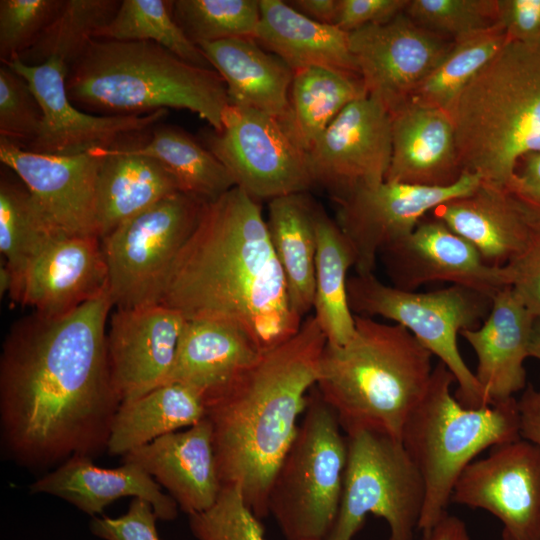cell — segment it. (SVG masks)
Masks as SVG:
<instances>
[{"instance_id":"29","label":"cell","mask_w":540,"mask_h":540,"mask_svg":"<svg viewBox=\"0 0 540 540\" xmlns=\"http://www.w3.org/2000/svg\"><path fill=\"white\" fill-rule=\"evenodd\" d=\"M259 4L253 38L293 71L323 67L360 76L349 33L311 20L282 0H259Z\"/></svg>"},{"instance_id":"23","label":"cell","mask_w":540,"mask_h":540,"mask_svg":"<svg viewBox=\"0 0 540 540\" xmlns=\"http://www.w3.org/2000/svg\"><path fill=\"white\" fill-rule=\"evenodd\" d=\"M28 489L30 494L59 498L91 517L124 497L147 501L160 521L175 520L179 511L175 500L139 465L122 461L118 467L103 468L85 455L68 458Z\"/></svg>"},{"instance_id":"44","label":"cell","mask_w":540,"mask_h":540,"mask_svg":"<svg viewBox=\"0 0 540 540\" xmlns=\"http://www.w3.org/2000/svg\"><path fill=\"white\" fill-rule=\"evenodd\" d=\"M62 1H0V57L3 63L18 58L33 45Z\"/></svg>"},{"instance_id":"43","label":"cell","mask_w":540,"mask_h":540,"mask_svg":"<svg viewBox=\"0 0 540 540\" xmlns=\"http://www.w3.org/2000/svg\"><path fill=\"white\" fill-rule=\"evenodd\" d=\"M43 121L39 101L27 80L9 65L0 68V136L27 147Z\"/></svg>"},{"instance_id":"25","label":"cell","mask_w":540,"mask_h":540,"mask_svg":"<svg viewBox=\"0 0 540 540\" xmlns=\"http://www.w3.org/2000/svg\"><path fill=\"white\" fill-rule=\"evenodd\" d=\"M390 114L392 155L385 181L447 187L462 177L448 111L407 102Z\"/></svg>"},{"instance_id":"40","label":"cell","mask_w":540,"mask_h":540,"mask_svg":"<svg viewBox=\"0 0 540 540\" xmlns=\"http://www.w3.org/2000/svg\"><path fill=\"white\" fill-rule=\"evenodd\" d=\"M20 180V179H19ZM50 233L38 219L30 194L20 180L1 177L0 251L12 281L21 274L28 259Z\"/></svg>"},{"instance_id":"38","label":"cell","mask_w":540,"mask_h":540,"mask_svg":"<svg viewBox=\"0 0 540 540\" xmlns=\"http://www.w3.org/2000/svg\"><path fill=\"white\" fill-rule=\"evenodd\" d=\"M172 5L173 1L164 0H123L96 39L150 41L192 65L212 68L199 46L175 20Z\"/></svg>"},{"instance_id":"12","label":"cell","mask_w":540,"mask_h":540,"mask_svg":"<svg viewBox=\"0 0 540 540\" xmlns=\"http://www.w3.org/2000/svg\"><path fill=\"white\" fill-rule=\"evenodd\" d=\"M207 149L226 167L235 186L259 201L308 192L315 186L307 153L274 117L229 104Z\"/></svg>"},{"instance_id":"48","label":"cell","mask_w":540,"mask_h":540,"mask_svg":"<svg viewBox=\"0 0 540 540\" xmlns=\"http://www.w3.org/2000/svg\"><path fill=\"white\" fill-rule=\"evenodd\" d=\"M409 0H339L335 26L346 33L391 20L405 11Z\"/></svg>"},{"instance_id":"24","label":"cell","mask_w":540,"mask_h":540,"mask_svg":"<svg viewBox=\"0 0 540 540\" xmlns=\"http://www.w3.org/2000/svg\"><path fill=\"white\" fill-rule=\"evenodd\" d=\"M535 319L507 286L493 296L491 310L482 324L460 333L476 354L474 374L491 405L515 398L525 389L524 362L529 358Z\"/></svg>"},{"instance_id":"32","label":"cell","mask_w":540,"mask_h":540,"mask_svg":"<svg viewBox=\"0 0 540 540\" xmlns=\"http://www.w3.org/2000/svg\"><path fill=\"white\" fill-rule=\"evenodd\" d=\"M206 417L201 393L180 383H167L121 402L115 415L107 453L124 456L166 434L191 427Z\"/></svg>"},{"instance_id":"42","label":"cell","mask_w":540,"mask_h":540,"mask_svg":"<svg viewBox=\"0 0 540 540\" xmlns=\"http://www.w3.org/2000/svg\"><path fill=\"white\" fill-rule=\"evenodd\" d=\"M246 504L238 485H224L215 503L188 516L196 540H267L264 526Z\"/></svg>"},{"instance_id":"50","label":"cell","mask_w":540,"mask_h":540,"mask_svg":"<svg viewBox=\"0 0 540 540\" xmlns=\"http://www.w3.org/2000/svg\"><path fill=\"white\" fill-rule=\"evenodd\" d=\"M517 405L521 438L540 448V381L538 386L527 383Z\"/></svg>"},{"instance_id":"51","label":"cell","mask_w":540,"mask_h":540,"mask_svg":"<svg viewBox=\"0 0 540 540\" xmlns=\"http://www.w3.org/2000/svg\"><path fill=\"white\" fill-rule=\"evenodd\" d=\"M287 3L302 15L316 22L335 25L339 0H293Z\"/></svg>"},{"instance_id":"52","label":"cell","mask_w":540,"mask_h":540,"mask_svg":"<svg viewBox=\"0 0 540 540\" xmlns=\"http://www.w3.org/2000/svg\"><path fill=\"white\" fill-rule=\"evenodd\" d=\"M427 540H471V537L465 522L447 513L434 526Z\"/></svg>"},{"instance_id":"16","label":"cell","mask_w":540,"mask_h":540,"mask_svg":"<svg viewBox=\"0 0 540 540\" xmlns=\"http://www.w3.org/2000/svg\"><path fill=\"white\" fill-rule=\"evenodd\" d=\"M0 160L26 186L38 219L50 233L99 238L95 215L98 149L52 155L0 137Z\"/></svg>"},{"instance_id":"49","label":"cell","mask_w":540,"mask_h":540,"mask_svg":"<svg viewBox=\"0 0 540 540\" xmlns=\"http://www.w3.org/2000/svg\"><path fill=\"white\" fill-rule=\"evenodd\" d=\"M506 189L540 217V152L520 158Z\"/></svg>"},{"instance_id":"54","label":"cell","mask_w":540,"mask_h":540,"mask_svg":"<svg viewBox=\"0 0 540 540\" xmlns=\"http://www.w3.org/2000/svg\"><path fill=\"white\" fill-rule=\"evenodd\" d=\"M12 276L9 269L5 266L0 268V293L1 295L9 293L11 288Z\"/></svg>"},{"instance_id":"34","label":"cell","mask_w":540,"mask_h":540,"mask_svg":"<svg viewBox=\"0 0 540 540\" xmlns=\"http://www.w3.org/2000/svg\"><path fill=\"white\" fill-rule=\"evenodd\" d=\"M365 96L358 75L323 67L293 71L290 114L283 127L307 153L345 107Z\"/></svg>"},{"instance_id":"7","label":"cell","mask_w":540,"mask_h":540,"mask_svg":"<svg viewBox=\"0 0 540 540\" xmlns=\"http://www.w3.org/2000/svg\"><path fill=\"white\" fill-rule=\"evenodd\" d=\"M453 374L438 362L422 399L408 416L401 441L425 484L418 531L427 540L448 513L454 486L482 451L521 438L517 399L481 408L452 394Z\"/></svg>"},{"instance_id":"28","label":"cell","mask_w":540,"mask_h":540,"mask_svg":"<svg viewBox=\"0 0 540 540\" xmlns=\"http://www.w3.org/2000/svg\"><path fill=\"white\" fill-rule=\"evenodd\" d=\"M261 352L244 331L229 323L186 320L167 383L187 385L205 399L232 382Z\"/></svg>"},{"instance_id":"22","label":"cell","mask_w":540,"mask_h":540,"mask_svg":"<svg viewBox=\"0 0 540 540\" xmlns=\"http://www.w3.org/2000/svg\"><path fill=\"white\" fill-rule=\"evenodd\" d=\"M122 461L142 467L187 516L210 508L222 489L206 417L130 451Z\"/></svg>"},{"instance_id":"11","label":"cell","mask_w":540,"mask_h":540,"mask_svg":"<svg viewBox=\"0 0 540 540\" xmlns=\"http://www.w3.org/2000/svg\"><path fill=\"white\" fill-rule=\"evenodd\" d=\"M204 203L175 193L100 239L113 307L161 302L173 264L193 233Z\"/></svg>"},{"instance_id":"21","label":"cell","mask_w":540,"mask_h":540,"mask_svg":"<svg viewBox=\"0 0 540 540\" xmlns=\"http://www.w3.org/2000/svg\"><path fill=\"white\" fill-rule=\"evenodd\" d=\"M185 322L180 312L162 303L116 308L106 343L121 402L167 383Z\"/></svg>"},{"instance_id":"5","label":"cell","mask_w":540,"mask_h":540,"mask_svg":"<svg viewBox=\"0 0 540 540\" xmlns=\"http://www.w3.org/2000/svg\"><path fill=\"white\" fill-rule=\"evenodd\" d=\"M67 95L74 105L116 115L186 109L220 131L229 105L213 68L192 65L150 41L93 39L69 67Z\"/></svg>"},{"instance_id":"26","label":"cell","mask_w":540,"mask_h":540,"mask_svg":"<svg viewBox=\"0 0 540 540\" xmlns=\"http://www.w3.org/2000/svg\"><path fill=\"white\" fill-rule=\"evenodd\" d=\"M431 213L496 267L506 266L523 251L532 230L530 212L513 194L483 182Z\"/></svg>"},{"instance_id":"37","label":"cell","mask_w":540,"mask_h":540,"mask_svg":"<svg viewBox=\"0 0 540 540\" xmlns=\"http://www.w3.org/2000/svg\"><path fill=\"white\" fill-rule=\"evenodd\" d=\"M120 2L63 0L33 45L17 59L28 65H39L55 57L70 67L109 24Z\"/></svg>"},{"instance_id":"47","label":"cell","mask_w":540,"mask_h":540,"mask_svg":"<svg viewBox=\"0 0 540 540\" xmlns=\"http://www.w3.org/2000/svg\"><path fill=\"white\" fill-rule=\"evenodd\" d=\"M507 40L540 49V0H497Z\"/></svg>"},{"instance_id":"9","label":"cell","mask_w":540,"mask_h":540,"mask_svg":"<svg viewBox=\"0 0 540 540\" xmlns=\"http://www.w3.org/2000/svg\"><path fill=\"white\" fill-rule=\"evenodd\" d=\"M347 296L354 315L389 319L436 356L453 374L458 385L455 397L463 406L491 405L461 356L457 337L482 324L493 297L460 285L429 292L404 291L382 283L373 273L348 278Z\"/></svg>"},{"instance_id":"19","label":"cell","mask_w":540,"mask_h":540,"mask_svg":"<svg viewBox=\"0 0 540 540\" xmlns=\"http://www.w3.org/2000/svg\"><path fill=\"white\" fill-rule=\"evenodd\" d=\"M4 63L27 80L41 106L40 131L25 147L34 152L75 155L111 148L118 138L147 129L167 114L162 109L144 116H94L81 111L69 99L66 90L69 67L64 61L53 57L39 65H28L15 58Z\"/></svg>"},{"instance_id":"39","label":"cell","mask_w":540,"mask_h":540,"mask_svg":"<svg viewBox=\"0 0 540 540\" xmlns=\"http://www.w3.org/2000/svg\"><path fill=\"white\" fill-rule=\"evenodd\" d=\"M173 15L197 46L232 38L252 37L260 18L257 0H177Z\"/></svg>"},{"instance_id":"36","label":"cell","mask_w":540,"mask_h":540,"mask_svg":"<svg viewBox=\"0 0 540 540\" xmlns=\"http://www.w3.org/2000/svg\"><path fill=\"white\" fill-rule=\"evenodd\" d=\"M507 42L497 24L454 40L448 53L415 90L408 102L450 111L469 82L498 54Z\"/></svg>"},{"instance_id":"18","label":"cell","mask_w":540,"mask_h":540,"mask_svg":"<svg viewBox=\"0 0 540 540\" xmlns=\"http://www.w3.org/2000/svg\"><path fill=\"white\" fill-rule=\"evenodd\" d=\"M108 291V270L96 236L50 234L28 259L9 296L47 317L66 315Z\"/></svg>"},{"instance_id":"13","label":"cell","mask_w":540,"mask_h":540,"mask_svg":"<svg viewBox=\"0 0 540 540\" xmlns=\"http://www.w3.org/2000/svg\"><path fill=\"white\" fill-rule=\"evenodd\" d=\"M391 155V114L370 96L345 107L307 152L315 186L336 204L384 182Z\"/></svg>"},{"instance_id":"45","label":"cell","mask_w":540,"mask_h":540,"mask_svg":"<svg viewBox=\"0 0 540 540\" xmlns=\"http://www.w3.org/2000/svg\"><path fill=\"white\" fill-rule=\"evenodd\" d=\"M154 509L143 499L132 498L127 511L118 517L95 516L89 530L101 540H161Z\"/></svg>"},{"instance_id":"8","label":"cell","mask_w":540,"mask_h":540,"mask_svg":"<svg viewBox=\"0 0 540 540\" xmlns=\"http://www.w3.org/2000/svg\"><path fill=\"white\" fill-rule=\"evenodd\" d=\"M346 463V434L314 386L268 493L269 514L286 540L327 539L339 511Z\"/></svg>"},{"instance_id":"6","label":"cell","mask_w":540,"mask_h":540,"mask_svg":"<svg viewBox=\"0 0 540 540\" xmlns=\"http://www.w3.org/2000/svg\"><path fill=\"white\" fill-rule=\"evenodd\" d=\"M449 113L463 171L506 188L520 158L540 152V49L507 40Z\"/></svg>"},{"instance_id":"3","label":"cell","mask_w":540,"mask_h":540,"mask_svg":"<svg viewBox=\"0 0 540 540\" xmlns=\"http://www.w3.org/2000/svg\"><path fill=\"white\" fill-rule=\"evenodd\" d=\"M326 344L309 315L293 337L204 399L222 486H240L259 519L269 514L272 479L297 434Z\"/></svg>"},{"instance_id":"2","label":"cell","mask_w":540,"mask_h":540,"mask_svg":"<svg viewBox=\"0 0 540 540\" xmlns=\"http://www.w3.org/2000/svg\"><path fill=\"white\" fill-rule=\"evenodd\" d=\"M186 320L229 323L260 351L293 337L294 310L259 201L238 187L205 202L161 299Z\"/></svg>"},{"instance_id":"14","label":"cell","mask_w":540,"mask_h":540,"mask_svg":"<svg viewBox=\"0 0 540 540\" xmlns=\"http://www.w3.org/2000/svg\"><path fill=\"white\" fill-rule=\"evenodd\" d=\"M480 184L469 172L447 187L384 181L337 203L336 222L353 248L356 274L373 273L382 249L409 235L427 213Z\"/></svg>"},{"instance_id":"1","label":"cell","mask_w":540,"mask_h":540,"mask_svg":"<svg viewBox=\"0 0 540 540\" xmlns=\"http://www.w3.org/2000/svg\"><path fill=\"white\" fill-rule=\"evenodd\" d=\"M113 308L106 292L74 311L17 320L0 356L1 447L16 465L41 470L107 451L121 399L108 352Z\"/></svg>"},{"instance_id":"46","label":"cell","mask_w":540,"mask_h":540,"mask_svg":"<svg viewBox=\"0 0 540 540\" xmlns=\"http://www.w3.org/2000/svg\"><path fill=\"white\" fill-rule=\"evenodd\" d=\"M530 214L532 230L528 243L506 268L510 287L535 318H540V217Z\"/></svg>"},{"instance_id":"10","label":"cell","mask_w":540,"mask_h":540,"mask_svg":"<svg viewBox=\"0 0 540 540\" xmlns=\"http://www.w3.org/2000/svg\"><path fill=\"white\" fill-rule=\"evenodd\" d=\"M346 437L341 501L326 540H353L369 514L386 521L388 540H416L425 484L402 441L365 430Z\"/></svg>"},{"instance_id":"41","label":"cell","mask_w":540,"mask_h":540,"mask_svg":"<svg viewBox=\"0 0 540 540\" xmlns=\"http://www.w3.org/2000/svg\"><path fill=\"white\" fill-rule=\"evenodd\" d=\"M404 12L421 27L452 40L498 24L497 0H409Z\"/></svg>"},{"instance_id":"20","label":"cell","mask_w":540,"mask_h":540,"mask_svg":"<svg viewBox=\"0 0 540 540\" xmlns=\"http://www.w3.org/2000/svg\"><path fill=\"white\" fill-rule=\"evenodd\" d=\"M379 258L392 286L404 291L444 281L493 297L510 286L506 266L485 263L468 241L434 216L424 217L409 235L382 249Z\"/></svg>"},{"instance_id":"35","label":"cell","mask_w":540,"mask_h":540,"mask_svg":"<svg viewBox=\"0 0 540 540\" xmlns=\"http://www.w3.org/2000/svg\"><path fill=\"white\" fill-rule=\"evenodd\" d=\"M127 149L158 161L173 175L182 193L204 202L213 201L235 187L232 176L218 158L181 129L159 127L148 143Z\"/></svg>"},{"instance_id":"30","label":"cell","mask_w":540,"mask_h":540,"mask_svg":"<svg viewBox=\"0 0 540 540\" xmlns=\"http://www.w3.org/2000/svg\"><path fill=\"white\" fill-rule=\"evenodd\" d=\"M101 161L95 193L99 238L180 191L173 175L153 158L127 148L98 149Z\"/></svg>"},{"instance_id":"53","label":"cell","mask_w":540,"mask_h":540,"mask_svg":"<svg viewBox=\"0 0 540 540\" xmlns=\"http://www.w3.org/2000/svg\"><path fill=\"white\" fill-rule=\"evenodd\" d=\"M529 358H535L540 361V318H536L529 345Z\"/></svg>"},{"instance_id":"15","label":"cell","mask_w":540,"mask_h":540,"mask_svg":"<svg viewBox=\"0 0 540 540\" xmlns=\"http://www.w3.org/2000/svg\"><path fill=\"white\" fill-rule=\"evenodd\" d=\"M451 502L492 514L502 540H540V448L523 438L491 447L463 470Z\"/></svg>"},{"instance_id":"4","label":"cell","mask_w":540,"mask_h":540,"mask_svg":"<svg viewBox=\"0 0 540 540\" xmlns=\"http://www.w3.org/2000/svg\"><path fill=\"white\" fill-rule=\"evenodd\" d=\"M354 317L346 343L326 344L315 387L346 435L365 430L401 440L428 388L433 355L399 324Z\"/></svg>"},{"instance_id":"17","label":"cell","mask_w":540,"mask_h":540,"mask_svg":"<svg viewBox=\"0 0 540 540\" xmlns=\"http://www.w3.org/2000/svg\"><path fill=\"white\" fill-rule=\"evenodd\" d=\"M453 43L421 27L405 12L349 33L350 50L367 95L390 113L410 100Z\"/></svg>"},{"instance_id":"27","label":"cell","mask_w":540,"mask_h":540,"mask_svg":"<svg viewBox=\"0 0 540 540\" xmlns=\"http://www.w3.org/2000/svg\"><path fill=\"white\" fill-rule=\"evenodd\" d=\"M222 77L229 104L249 107L276 118L283 126L290 114L293 70L252 37L198 45Z\"/></svg>"},{"instance_id":"33","label":"cell","mask_w":540,"mask_h":540,"mask_svg":"<svg viewBox=\"0 0 540 540\" xmlns=\"http://www.w3.org/2000/svg\"><path fill=\"white\" fill-rule=\"evenodd\" d=\"M316 238L313 315L327 343L342 345L355 330V317L347 296V273L354 267L355 254L336 220L319 204Z\"/></svg>"},{"instance_id":"31","label":"cell","mask_w":540,"mask_h":540,"mask_svg":"<svg viewBox=\"0 0 540 540\" xmlns=\"http://www.w3.org/2000/svg\"><path fill=\"white\" fill-rule=\"evenodd\" d=\"M317 207L307 192L276 197L268 205L271 244L292 306L302 318L314 304Z\"/></svg>"}]
</instances>
